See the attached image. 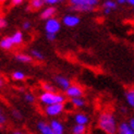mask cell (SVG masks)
Returning a JSON list of instances; mask_svg holds the SVG:
<instances>
[{"instance_id":"cell-1","label":"cell","mask_w":134,"mask_h":134,"mask_svg":"<svg viewBox=\"0 0 134 134\" xmlns=\"http://www.w3.org/2000/svg\"><path fill=\"white\" fill-rule=\"evenodd\" d=\"M118 123L110 111H104L98 117V129L102 130L105 134H117Z\"/></svg>"},{"instance_id":"cell-2","label":"cell","mask_w":134,"mask_h":134,"mask_svg":"<svg viewBox=\"0 0 134 134\" xmlns=\"http://www.w3.org/2000/svg\"><path fill=\"white\" fill-rule=\"evenodd\" d=\"M39 102L45 106H50L55 104H64L65 96L59 93H46L43 92L39 95Z\"/></svg>"},{"instance_id":"cell-3","label":"cell","mask_w":134,"mask_h":134,"mask_svg":"<svg viewBox=\"0 0 134 134\" xmlns=\"http://www.w3.org/2000/svg\"><path fill=\"white\" fill-rule=\"evenodd\" d=\"M72 10L77 12H91L98 4V0H70Z\"/></svg>"},{"instance_id":"cell-4","label":"cell","mask_w":134,"mask_h":134,"mask_svg":"<svg viewBox=\"0 0 134 134\" xmlns=\"http://www.w3.org/2000/svg\"><path fill=\"white\" fill-rule=\"evenodd\" d=\"M60 30H61V22H60L58 19L51 18L45 22V31L47 34L56 35Z\"/></svg>"},{"instance_id":"cell-5","label":"cell","mask_w":134,"mask_h":134,"mask_svg":"<svg viewBox=\"0 0 134 134\" xmlns=\"http://www.w3.org/2000/svg\"><path fill=\"white\" fill-rule=\"evenodd\" d=\"M65 109V105L64 104H55V105H50V106H46L45 107V113L49 117H57L64 111Z\"/></svg>"},{"instance_id":"cell-6","label":"cell","mask_w":134,"mask_h":134,"mask_svg":"<svg viewBox=\"0 0 134 134\" xmlns=\"http://www.w3.org/2000/svg\"><path fill=\"white\" fill-rule=\"evenodd\" d=\"M81 22V19L75 14H65L62 18V24L66 27H75Z\"/></svg>"},{"instance_id":"cell-7","label":"cell","mask_w":134,"mask_h":134,"mask_svg":"<svg viewBox=\"0 0 134 134\" xmlns=\"http://www.w3.org/2000/svg\"><path fill=\"white\" fill-rule=\"evenodd\" d=\"M65 96L69 97L70 99L82 97L83 96V90H82L81 86H79V85H70V87L65 91Z\"/></svg>"},{"instance_id":"cell-8","label":"cell","mask_w":134,"mask_h":134,"mask_svg":"<svg viewBox=\"0 0 134 134\" xmlns=\"http://www.w3.org/2000/svg\"><path fill=\"white\" fill-rule=\"evenodd\" d=\"M55 82L56 84L59 86L60 88H61L62 91H66L69 87H70V85H71V82H70V80L68 77H65L63 75H56L55 76Z\"/></svg>"},{"instance_id":"cell-9","label":"cell","mask_w":134,"mask_h":134,"mask_svg":"<svg viewBox=\"0 0 134 134\" xmlns=\"http://www.w3.org/2000/svg\"><path fill=\"white\" fill-rule=\"evenodd\" d=\"M49 126H50L53 134H64V126L61 122L58 121V120H56V119L51 120L49 123Z\"/></svg>"},{"instance_id":"cell-10","label":"cell","mask_w":134,"mask_h":134,"mask_svg":"<svg viewBox=\"0 0 134 134\" xmlns=\"http://www.w3.org/2000/svg\"><path fill=\"white\" fill-rule=\"evenodd\" d=\"M56 13H57V9L55 8V7H48V8L44 9L41 12V19L47 21V20H49L51 18H55Z\"/></svg>"},{"instance_id":"cell-11","label":"cell","mask_w":134,"mask_h":134,"mask_svg":"<svg viewBox=\"0 0 134 134\" xmlns=\"http://www.w3.org/2000/svg\"><path fill=\"white\" fill-rule=\"evenodd\" d=\"M117 134H134V130L130 128L128 122H121L118 124Z\"/></svg>"},{"instance_id":"cell-12","label":"cell","mask_w":134,"mask_h":134,"mask_svg":"<svg viewBox=\"0 0 134 134\" xmlns=\"http://www.w3.org/2000/svg\"><path fill=\"white\" fill-rule=\"evenodd\" d=\"M14 45H13L12 41H11V37L10 36H4L0 39V48L4 49V50H11Z\"/></svg>"},{"instance_id":"cell-13","label":"cell","mask_w":134,"mask_h":134,"mask_svg":"<svg viewBox=\"0 0 134 134\" xmlns=\"http://www.w3.org/2000/svg\"><path fill=\"white\" fill-rule=\"evenodd\" d=\"M10 37H11V41H12V43L14 46L21 45L24 41V35H23V33L21 31H15Z\"/></svg>"},{"instance_id":"cell-14","label":"cell","mask_w":134,"mask_h":134,"mask_svg":"<svg viewBox=\"0 0 134 134\" xmlns=\"http://www.w3.org/2000/svg\"><path fill=\"white\" fill-rule=\"evenodd\" d=\"M74 121H75V124H79V125H85L88 123L90 121V118L85 115V113H82V112H79L74 116Z\"/></svg>"},{"instance_id":"cell-15","label":"cell","mask_w":134,"mask_h":134,"mask_svg":"<svg viewBox=\"0 0 134 134\" xmlns=\"http://www.w3.org/2000/svg\"><path fill=\"white\" fill-rule=\"evenodd\" d=\"M14 59L18 62H21V63H32L33 62V58L30 55H26V53H16V55H14Z\"/></svg>"},{"instance_id":"cell-16","label":"cell","mask_w":134,"mask_h":134,"mask_svg":"<svg viewBox=\"0 0 134 134\" xmlns=\"http://www.w3.org/2000/svg\"><path fill=\"white\" fill-rule=\"evenodd\" d=\"M37 129H38V131L41 134H53L49 124L44 122V121H41V122L37 123Z\"/></svg>"},{"instance_id":"cell-17","label":"cell","mask_w":134,"mask_h":134,"mask_svg":"<svg viewBox=\"0 0 134 134\" xmlns=\"http://www.w3.org/2000/svg\"><path fill=\"white\" fill-rule=\"evenodd\" d=\"M70 103L72 105V107L74 108H83V107L86 105V102L83 97H77V98H72L70 99Z\"/></svg>"},{"instance_id":"cell-18","label":"cell","mask_w":134,"mask_h":134,"mask_svg":"<svg viewBox=\"0 0 134 134\" xmlns=\"http://www.w3.org/2000/svg\"><path fill=\"white\" fill-rule=\"evenodd\" d=\"M31 57L33 58V60L36 59L38 60V61H43V60L45 59V56H44V53L41 51V50H38V49H32L31 50Z\"/></svg>"},{"instance_id":"cell-19","label":"cell","mask_w":134,"mask_h":134,"mask_svg":"<svg viewBox=\"0 0 134 134\" xmlns=\"http://www.w3.org/2000/svg\"><path fill=\"white\" fill-rule=\"evenodd\" d=\"M43 0H30V8L33 10H39L44 7Z\"/></svg>"},{"instance_id":"cell-20","label":"cell","mask_w":134,"mask_h":134,"mask_svg":"<svg viewBox=\"0 0 134 134\" xmlns=\"http://www.w3.org/2000/svg\"><path fill=\"white\" fill-rule=\"evenodd\" d=\"M42 88L46 93H57V90H56L55 86H53L52 84H50V83H47V82L42 84Z\"/></svg>"},{"instance_id":"cell-21","label":"cell","mask_w":134,"mask_h":134,"mask_svg":"<svg viewBox=\"0 0 134 134\" xmlns=\"http://www.w3.org/2000/svg\"><path fill=\"white\" fill-rule=\"evenodd\" d=\"M125 98H126V102H128L129 106L134 107V91L133 90H129L125 94Z\"/></svg>"},{"instance_id":"cell-22","label":"cell","mask_w":134,"mask_h":134,"mask_svg":"<svg viewBox=\"0 0 134 134\" xmlns=\"http://www.w3.org/2000/svg\"><path fill=\"white\" fill-rule=\"evenodd\" d=\"M85 132H86V126L85 125L75 124L72 128V134H85Z\"/></svg>"},{"instance_id":"cell-23","label":"cell","mask_w":134,"mask_h":134,"mask_svg":"<svg viewBox=\"0 0 134 134\" xmlns=\"http://www.w3.org/2000/svg\"><path fill=\"white\" fill-rule=\"evenodd\" d=\"M11 76L14 81H24L25 80V74L21 71H14L11 74Z\"/></svg>"},{"instance_id":"cell-24","label":"cell","mask_w":134,"mask_h":134,"mask_svg":"<svg viewBox=\"0 0 134 134\" xmlns=\"http://www.w3.org/2000/svg\"><path fill=\"white\" fill-rule=\"evenodd\" d=\"M117 8V3L115 0H106L104 2V9H109V10H115Z\"/></svg>"},{"instance_id":"cell-25","label":"cell","mask_w":134,"mask_h":134,"mask_svg":"<svg viewBox=\"0 0 134 134\" xmlns=\"http://www.w3.org/2000/svg\"><path fill=\"white\" fill-rule=\"evenodd\" d=\"M24 99H25V102H27L30 104L35 103V96L33 95L32 93H26L25 95H24Z\"/></svg>"},{"instance_id":"cell-26","label":"cell","mask_w":134,"mask_h":134,"mask_svg":"<svg viewBox=\"0 0 134 134\" xmlns=\"http://www.w3.org/2000/svg\"><path fill=\"white\" fill-rule=\"evenodd\" d=\"M60 1H62V0H43V2L46 4H49V7H53L55 4L59 3Z\"/></svg>"},{"instance_id":"cell-27","label":"cell","mask_w":134,"mask_h":134,"mask_svg":"<svg viewBox=\"0 0 134 134\" xmlns=\"http://www.w3.org/2000/svg\"><path fill=\"white\" fill-rule=\"evenodd\" d=\"M22 27H23L24 31H29V30H31V27H32V23H31L30 21H24L23 24H22Z\"/></svg>"},{"instance_id":"cell-28","label":"cell","mask_w":134,"mask_h":134,"mask_svg":"<svg viewBox=\"0 0 134 134\" xmlns=\"http://www.w3.org/2000/svg\"><path fill=\"white\" fill-rule=\"evenodd\" d=\"M7 25H8V22H7V20L3 19L2 16H0V30L5 29Z\"/></svg>"},{"instance_id":"cell-29","label":"cell","mask_w":134,"mask_h":134,"mask_svg":"<svg viewBox=\"0 0 134 134\" xmlns=\"http://www.w3.org/2000/svg\"><path fill=\"white\" fill-rule=\"evenodd\" d=\"M12 116L14 117L15 119H22V115H21V112H20L19 110H16V109H14V110H12Z\"/></svg>"},{"instance_id":"cell-30","label":"cell","mask_w":134,"mask_h":134,"mask_svg":"<svg viewBox=\"0 0 134 134\" xmlns=\"http://www.w3.org/2000/svg\"><path fill=\"white\" fill-rule=\"evenodd\" d=\"M10 2H11L12 5L18 7V5H20V4H22V3L24 2V0H11Z\"/></svg>"},{"instance_id":"cell-31","label":"cell","mask_w":134,"mask_h":134,"mask_svg":"<svg viewBox=\"0 0 134 134\" xmlns=\"http://www.w3.org/2000/svg\"><path fill=\"white\" fill-rule=\"evenodd\" d=\"M46 38H47V41L53 42V41H56V35H53V34H46Z\"/></svg>"},{"instance_id":"cell-32","label":"cell","mask_w":134,"mask_h":134,"mask_svg":"<svg viewBox=\"0 0 134 134\" xmlns=\"http://www.w3.org/2000/svg\"><path fill=\"white\" fill-rule=\"evenodd\" d=\"M128 124H129V126H130L131 129H133V130H134V118H131V119L129 120Z\"/></svg>"},{"instance_id":"cell-33","label":"cell","mask_w":134,"mask_h":134,"mask_svg":"<svg viewBox=\"0 0 134 134\" xmlns=\"http://www.w3.org/2000/svg\"><path fill=\"white\" fill-rule=\"evenodd\" d=\"M116 3H117V5L118 4H125V0H116Z\"/></svg>"},{"instance_id":"cell-34","label":"cell","mask_w":134,"mask_h":134,"mask_svg":"<svg viewBox=\"0 0 134 134\" xmlns=\"http://www.w3.org/2000/svg\"><path fill=\"white\" fill-rule=\"evenodd\" d=\"M125 3H128L129 5L133 7L134 5V0H125Z\"/></svg>"},{"instance_id":"cell-35","label":"cell","mask_w":134,"mask_h":134,"mask_svg":"<svg viewBox=\"0 0 134 134\" xmlns=\"http://www.w3.org/2000/svg\"><path fill=\"white\" fill-rule=\"evenodd\" d=\"M3 85H4V80H3V77L1 75H0V88H1Z\"/></svg>"},{"instance_id":"cell-36","label":"cell","mask_w":134,"mask_h":134,"mask_svg":"<svg viewBox=\"0 0 134 134\" xmlns=\"http://www.w3.org/2000/svg\"><path fill=\"white\" fill-rule=\"evenodd\" d=\"M104 13H105V14H110L111 10H109V9H104Z\"/></svg>"},{"instance_id":"cell-37","label":"cell","mask_w":134,"mask_h":134,"mask_svg":"<svg viewBox=\"0 0 134 134\" xmlns=\"http://www.w3.org/2000/svg\"><path fill=\"white\" fill-rule=\"evenodd\" d=\"M5 1H8V0H0V3H4Z\"/></svg>"},{"instance_id":"cell-38","label":"cell","mask_w":134,"mask_h":134,"mask_svg":"<svg viewBox=\"0 0 134 134\" xmlns=\"http://www.w3.org/2000/svg\"><path fill=\"white\" fill-rule=\"evenodd\" d=\"M0 113H2V111H1V108H0Z\"/></svg>"},{"instance_id":"cell-39","label":"cell","mask_w":134,"mask_h":134,"mask_svg":"<svg viewBox=\"0 0 134 134\" xmlns=\"http://www.w3.org/2000/svg\"><path fill=\"white\" fill-rule=\"evenodd\" d=\"M98 1H99V0H98Z\"/></svg>"}]
</instances>
